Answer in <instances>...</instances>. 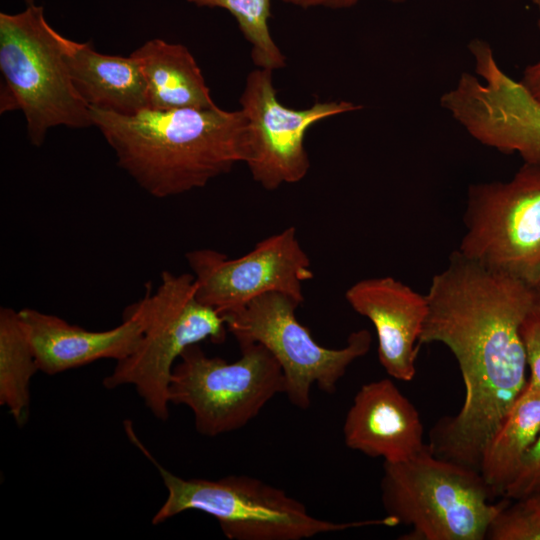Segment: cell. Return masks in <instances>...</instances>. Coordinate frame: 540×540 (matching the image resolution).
Returning <instances> with one entry per match:
<instances>
[{"mask_svg":"<svg viewBox=\"0 0 540 540\" xmlns=\"http://www.w3.org/2000/svg\"><path fill=\"white\" fill-rule=\"evenodd\" d=\"M426 296L419 346L449 348L465 386L460 411L440 419L427 444L437 457L479 471L486 446L526 386L520 329L540 303V288L455 250L447 267L433 276Z\"/></svg>","mask_w":540,"mask_h":540,"instance_id":"obj_1","label":"cell"},{"mask_svg":"<svg viewBox=\"0 0 540 540\" xmlns=\"http://www.w3.org/2000/svg\"><path fill=\"white\" fill-rule=\"evenodd\" d=\"M90 114L118 166L156 198L204 187L249 156L240 109H146L124 115L90 108Z\"/></svg>","mask_w":540,"mask_h":540,"instance_id":"obj_2","label":"cell"},{"mask_svg":"<svg viewBox=\"0 0 540 540\" xmlns=\"http://www.w3.org/2000/svg\"><path fill=\"white\" fill-rule=\"evenodd\" d=\"M136 442L157 467L167 490L152 518L154 525L189 510L214 517L230 540H303L352 528L399 525L389 515L342 523L316 518L284 490L247 475L186 479L161 466Z\"/></svg>","mask_w":540,"mask_h":540,"instance_id":"obj_3","label":"cell"},{"mask_svg":"<svg viewBox=\"0 0 540 540\" xmlns=\"http://www.w3.org/2000/svg\"><path fill=\"white\" fill-rule=\"evenodd\" d=\"M386 515L411 527L405 540H483L510 501L495 497L481 473L434 455L427 446L412 458L384 462L380 483Z\"/></svg>","mask_w":540,"mask_h":540,"instance_id":"obj_4","label":"cell"},{"mask_svg":"<svg viewBox=\"0 0 540 540\" xmlns=\"http://www.w3.org/2000/svg\"><path fill=\"white\" fill-rule=\"evenodd\" d=\"M0 71V112H23L32 145L41 146L56 126L93 125L90 107L70 78L58 32L33 0L19 13H0Z\"/></svg>","mask_w":540,"mask_h":540,"instance_id":"obj_5","label":"cell"},{"mask_svg":"<svg viewBox=\"0 0 540 540\" xmlns=\"http://www.w3.org/2000/svg\"><path fill=\"white\" fill-rule=\"evenodd\" d=\"M145 289L144 296L130 305L143 324L141 340L129 356L117 361L103 386L132 385L153 416L165 421L174 362L201 341L222 343L227 327L218 311L197 298L193 274L164 270L156 291L151 283Z\"/></svg>","mask_w":540,"mask_h":540,"instance_id":"obj_6","label":"cell"},{"mask_svg":"<svg viewBox=\"0 0 540 540\" xmlns=\"http://www.w3.org/2000/svg\"><path fill=\"white\" fill-rule=\"evenodd\" d=\"M241 357L227 362L210 357L198 344L186 348L174 365L171 404L193 413L197 432L215 437L241 429L277 394L284 393V376L272 353L259 343L240 346Z\"/></svg>","mask_w":540,"mask_h":540,"instance_id":"obj_7","label":"cell"},{"mask_svg":"<svg viewBox=\"0 0 540 540\" xmlns=\"http://www.w3.org/2000/svg\"><path fill=\"white\" fill-rule=\"evenodd\" d=\"M300 304L289 295L271 292L221 315L239 346L259 343L272 353L283 371L284 394L294 406L306 410L312 386L334 393L348 367L369 352L372 336L360 329L349 335L342 348L323 347L297 320Z\"/></svg>","mask_w":540,"mask_h":540,"instance_id":"obj_8","label":"cell"},{"mask_svg":"<svg viewBox=\"0 0 540 540\" xmlns=\"http://www.w3.org/2000/svg\"><path fill=\"white\" fill-rule=\"evenodd\" d=\"M464 223L459 254L540 288V165L470 185Z\"/></svg>","mask_w":540,"mask_h":540,"instance_id":"obj_9","label":"cell"},{"mask_svg":"<svg viewBox=\"0 0 540 540\" xmlns=\"http://www.w3.org/2000/svg\"><path fill=\"white\" fill-rule=\"evenodd\" d=\"M469 50L484 82L462 73L441 106L481 144L540 165V104L499 67L486 41L472 40Z\"/></svg>","mask_w":540,"mask_h":540,"instance_id":"obj_10","label":"cell"},{"mask_svg":"<svg viewBox=\"0 0 540 540\" xmlns=\"http://www.w3.org/2000/svg\"><path fill=\"white\" fill-rule=\"evenodd\" d=\"M248 126L246 165L266 190L301 181L310 169L304 140L317 122L361 109L345 100L317 101L306 109L283 105L273 84V71L255 68L246 77L239 99Z\"/></svg>","mask_w":540,"mask_h":540,"instance_id":"obj_11","label":"cell"},{"mask_svg":"<svg viewBox=\"0 0 540 540\" xmlns=\"http://www.w3.org/2000/svg\"><path fill=\"white\" fill-rule=\"evenodd\" d=\"M185 257L193 272L197 298L220 314L271 292L302 303L303 284L313 278L310 258L293 226L259 241L238 258L213 249L193 250Z\"/></svg>","mask_w":540,"mask_h":540,"instance_id":"obj_12","label":"cell"},{"mask_svg":"<svg viewBox=\"0 0 540 540\" xmlns=\"http://www.w3.org/2000/svg\"><path fill=\"white\" fill-rule=\"evenodd\" d=\"M351 308L369 319L378 340V359L401 381L416 375L419 338L428 313L426 295L391 277L362 279L345 292Z\"/></svg>","mask_w":540,"mask_h":540,"instance_id":"obj_13","label":"cell"},{"mask_svg":"<svg viewBox=\"0 0 540 540\" xmlns=\"http://www.w3.org/2000/svg\"><path fill=\"white\" fill-rule=\"evenodd\" d=\"M423 433L417 409L388 378L360 387L343 425L348 448L389 463L420 453L427 446Z\"/></svg>","mask_w":540,"mask_h":540,"instance_id":"obj_14","label":"cell"},{"mask_svg":"<svg viewBox=\"0 0 540 540\" xmlns=\"http://www.w3.org/2000/svg\"><path fill=\"white\" fill-rule=\"evenodd\" d=\"M39 371L55 375L101 359L120 361L137 347L143 324L129 305L122 323L105 331H90L35 309L18 311Z\"/></svg>","mask_w":540,"mask_h":540,"instance_id":"obj_15","label":"cell"},{"mask_svg":"<svg viewBox=\"0 0 540 540\" xmlns=\"http://www.w3.org/2000/svg\"><path fill=\"white\" fill-rule=\"evenodd\" d=\"M70 78L90 108L131 115L149 109L146 84L137 61L97 52L58 33Z\"/></svg>","mask_w":540,"mask_h":540,"instance_id":"obj_16","label":"cell"},{"mask_svg":"<svg viewBox=\"0 0 540 540\" xmlns=\"http://www.w3.org/2000/svg\"><path fill=\"white\" fill-rule=\"evenodd\" d=\"M141 69L149 109H208L217 106L195 58L182 44L155 38L130 54Z\"/></svg>","mask_w":540,"mask_h":540,"instance_id":"obj_17","label":"cell"},{"mask_svg":"<svg viewBox=\"0 0 540 540\" xmlns=\"http://www.w3.org/2000/svg\"><path fill=\"white\" fill-rule=\"evenodd\" d=\"M540 432V392L524 388L486 446L479 472L495 497L504 495Z\"/></svg>","mask_w":540,"mask_h":540,"instance_id":"obj_18","label":"cell"},{"mask_svg":"<svg viewBox=\"0 0 540 540\" xmlns=\"http://www.w3.org/2000/svg\"><path fill=\"white\" fill-rule=\"evenodd\" d=\"M39 371L18 311L0 309V404L20 427L29 418L30 383Z\"/></svg>","mask_w":540,"mask_h":540,"instance_id":"obj_19","label":"cell"},{"mask_svg":"<svg viewBox=\"0 0 540 540\" xmlns=\"http://www.w3.org/2000/svg\"><path fill=\"white\" fill-rule=\"evenodd\" d=\"M200 7H219L229 11L251 47L256 68L279 70L286 67V56L269 29L271 0H187Z\"/></svg>","mask_w":540,"mask_h":540,"instance_id":"obj_20","label":"cell"},{"mask_svg":"<svg viewBox=\"0 0 540 540\" xmlns=\"http://www.w3.org/2000/svg\"><path fill=\"white\" fill-rule=\"evenodd\" d=\"M509 502L492 520L486 539L540 540V525L521 500Z\"/></svg>","mask_w":540,"mask_h":540,"instance_id":"obj_21","label":"cell"},{"mask_svg":"<svg viewBox=\"0 0 540 540\" xmlns=\"http://www.w3.org/2000/svg\"><path fill=\"white\" fill-rule=\"evenodd\" d=\"M520 331L530 372L525 389L540 392V303L525 316Z\"/></svg>","mask_w":540,"mask_h":540,"instance_id":"obj_22","label":"cell"},{"mask_svg":"<svg viewBox=\"0 0 540 540\" xmlns=\"http://www.w3.org/2000/svg\"><path fill=\"white\" fill-rule=\"evenodd\" d=\"M538 492H540V432L503 498L520 500Z\"/></svg>","mask_w":540,"mask_h":540,"instance_id":"obj_23","label":"cell"},{"mask_svg":"<svg viewBox=\"0 0 540 540\" xmlns=\"http://www.w3.org/2000/svg\"><path fill=\"white\" fill-rule=\"evenodd\" d=\"M520 82L540 104V59L525 68Z\"/></svg>","mask_w":540,"mask_h":540,"instance_id":"obj_24","label":"cell"},{"mask_svg":"<svg viewBox=\"0 0 540 540\" xmlns=\"http://www.w3.org/2000/svg\"><path fill=\"white\" fill-rule=\"evenodd\" d=\"M359 0H299L298 6L307 8L325 6L330 8H347L355 5Z\"/></svg>","mask_w":540,"mask_h":540,"instance_id":"obj_25","label":"cell"},{"mask_svg":"<svg viewBox=\"0 0 540 540\" xmlns=\"http://www.w3.org/2000/svg\"><path fill=\"white\" fill-rule=\"evenodd\" d=\"M540 525V492L520 499Z\"/></svg>","mask_w":540,"mask_h":540,"instance_id":"obj_26","label":"cell"},{"mask_svg":"<svg viewBox=\"0 0 540 540\" xmlns=\"http://www.w3.org/2000/svg\"><path fill=\"white\" fill-rule=\"evenodd\" d=\"M284 2H287V3H291V4H295V5H298V2L299 0H282Z\"/></svg>","mask_w":540,"mask_h":540,"instance_id":"obj_27","label":"cell"},{"mask_svg":"<svg viewBox=\"0 0 540 540\" xmlns=\"http://www.w3.org/2000/svg\"><path fill=\"white\" fill-rule=\"evenodd\" d=\"M389 1H391L393 3H403V2H405L407 0H389Z\"/></svg>","mask_w":540,"mask_h":540,"instance_id":"obj_28","label":"cell"},{"mask_svg":"<svg viewBox=\"0 0 540 540\" xmlns=\"http://www.w3.org/2000/svg\"><path fill=\"white\" fill-rule=\"evenodd\" d=\"M532 1L538 8L540 7V0H532Z\"/></svg>","mask_w":540,"mask_h":540,"instance_id":"obj_29","label":"cell"},{"mask_svg":"<svg viewBox=\"0 0 540 540\" xmlns=\"http://www.w3.org/2000/svg\"><path fill=\"white\" fill-rule=\"evenodd\" d=\"M538 9H539V13H540V7ZM537 25H538V28L540 30V14H539V18H538V21H537Z\"/></svg>","mask_w":540,"mask_h":540,"instance_id":"obj_30","label":"cell"}]
</instances>
